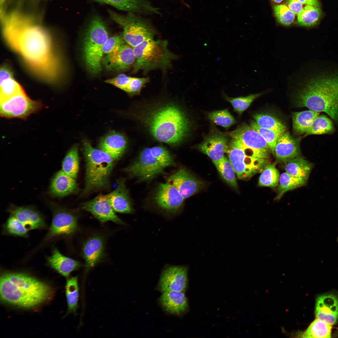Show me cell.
Returning a JSON list of instances; mask_svg holds the SVG:
<instances>
[{
	"instance_id": "cell-1",
	"label": "cell",
	"mask_w": 338,
	"mask_h": 338,
	"mask_svg": "<svg viewBox=\"0 0 338 338\" xmlns=\"http://www.w3.org/2000/svg\"><path fill=\"white\" fill-rule=\"evenodd\" d=\"M3 33L8 45L22 58L30 71L48 83H57L61 64L53 41L44 28L18 14L5 18Z\"/></svg>"
},
{
	"instance_id": "cell-2",
	"label": "cell",
	"mask_w": 338,
	"mask_h": 338,
	"mask_svg": "<svg viewBox=\"0 0 338 338\" xmlns=\"http://www.w3.org/2000/svg\"><path fill=\"white\" fill-rule=\"evenodd\" d=\"M0 280L1 300L18 308H35L49 300L54 293L47 283L23 273H3Z\"/></svg>"
},
{
	"instance_id": "cell-3",
	"label": "cell",
	"mask_w": 338,
	"mask_h": 338,
	"mask_svg": "<svg viewBox=\"0 0 338 338\" xmlns=\"http://www.w3.org/2000/svg\"><path fill=\"white\" fill-rule=\"evenodd\" d=\"M296 103L299 107L326 113L338 121V76L310 79L298 90Z\"/></svg>"
},
{
	"instance_id": "cell-4",
	"label": "cell",
	"mask_w": 338,
	"mask_h": 338,
	"mask_svg": "<svg viewBox=\"0 0 338 338\" xmlns=\"http://www.w3.org/2000/svg\"><path fill=\"white\" fill-rule=\"evenodd\" d=\"M146 122L156 140L173 145L183 140L189 128L185 114L173 105H167L155 110L147 117Z\"/></svg>"
},
{
	"instance_id": "cell-5",
	"label": "cell",
	"mask_w": 338,
	"mask_h": 338,
	"mask_svg": "<svg viewBox=\"0 0 338 338\" xmlns=\"http://www.w3.org/2000/svg\"><path fill=\"white\" fill-rule=\"evenodd\" d=\"M133 50L136 60L132 73L141 71L146 74L156 69L165 71L178 57L168 49L166 40L149 39L133 47Z\"/></svg>"
},
{
	"instance_id": "cell-6",
	"label": "cell",
	"mask_w": 338,
	"mask_h": 338,
	"mask_svg": "<svg viewBox=\"0 0 338 338\" xmlns=\"http://www.w3.org/2000/svg\"><path fill=\"white\" fill-rule=\"evenodd\" d=\"M85 161L84 192L105 187L114 166V160L108 154L93 147L86 141L83 142Z\"/></svg>"
},
{
	"instance_id": "cell-7",
	"label": "cell",
	"mask_w": 338,
	"mask_h": 338,
	"mask_svg": "<svg viewBox=\"0 0 338 338\" xmlns=\"http://www.w3.org/2000/svg\"><path fill=\"white\" fill-rule=\"evenodd\" d=\"M83 45V61L87 70L93 74L102 70L103 48L108 38L107 29L98 15L91 19L85 32Z\"/></svg>"
},
{
	"instance_id": "cell-8",
	"label": "cell",
	"mask_w": 338,
	"mask_h": 338,
	"mask_svg": "<svg viewBox=\"0 0 338 338\" xmlns=\"http://www.w3.org/2000/svg\"><path fill=\"white\" fill-rule=\"evenodd\" d=\"M227 154L237 177L246 179L261 172L268 163L269 154L253 150L232 138Z\"/></svg>"
},
{
	"instance_id": "cell-9",
	"label": "cell",
	"mask_w": 338,
	"mask_h": 338,
	"mask_svg": "<svg viewBox=\"0 0 338 338\" xmlns=\"http://www.w3.org/2000/svg\"><path fill=\"white\" fill-rule=\"evenodd\" d=\"M108 13L112 19L123 28L124 40L133 48L146 40L153 39L157 33L150 20L135 13L129 12L125 15L111 10Z\"/></svg>"
},
{
	"instance_id": "cell-10",
	"label": "cell",
	"mask_w": 338,
	"mask_h": 338,
	"mask_svg": "<svg viewBox=\"0 0 338 338\" xmlns=\"http://www.w3.org/2000/svg\"><path fill=\"white\" fill-rule=\"evenodd\" d=\"M43 106L41 101L31 99L24 91L0 102V115L7 119L26 120L31 115L39 111Z\"/></svg>"
},
{
	"instance_id": "cell-11",
	"label": "cell",
	"mask_w": 338,
	"mask_h": 338,
	"mask_svg": "<svg viewBox=\"0 0 338 338\" xmlns=\"http://www.w3.org/2000/svg\"><path fill=\"white\" fill-rule=\"evenodd\" d=\"M163 170L164 168L151 154L149 147L144 148L136 160L124 169L140 181L151 180L164 173Z\"/></svg>"
},
{
	"instance_id": "cell-12",
	"label": "cell",
	"mask_w": 338,
	"mask_h": 338,
	"mask_svg": "<svg viewBox=\"0 0 338 338\" xmlns=\"http://www.w3.org/2000/svg\"><path fill=\"white\" fill-rule=\"evenodd\" d=\"M184 198L177 189L166 182L158 186L154 196L155 202L160 208L165 212L173 214L182 207Z\"/></svg>"
},
{
	"instance_id": "cell-13",
	"label": "cell",
	"mask_w": 338,
	"mask_h": 338,
	"mask_svg": "<svg viewBox=\"0 0 338 338\" xmlns=\"http://www.w3.org/2000/svg\"><path fill=\"white\" fill-rule=\"evenodd\" d=\"M77 218L68 211L57 207L54 210L51 224L46 239L58 236L69 235L77 229Z\"/></svg>"
},
{
	"instance_id": "cell-14",
	"label": "cell",
	"mask_w": 338,
	"mask_h": 338,
	"mask_svg": "<svg viewBox=\"0 0 338 338\" xmlns=\"http://www.w3.org/2000/svg\"><path fill=\"white\" fill-rule=\"evenodd\" d=\"M187 268L185 266H172L166 268L161 274L159 287L163 292H184L187 285Z\"/></svg>"
},
{
	"instance_id": "cell-15",
	"label": "cell",
	"mask_w": 338,
	"mask_h": 338,
	"mask_svg": "<svg viewBox=\"0 0 338 338\" xmlns=\"http://www.w3.org/2000/svg\"><path fill=\"white\" fill-rule=\"evenodd\" d=\"M82 208L91 213L100 222L112 221L120 224L125 223L115 213L109 199V194L100 195L83 204Z\"/></svg>"
},
{
	"instance_id": "cell-16",
	"label": "cell",
	"mask_w": 338,
	"mask_h": 338,
	"mask_svg": "<svg viewBox=\"0 0 338 338\" xmlns=\"http://www.w3.org/2000/svg\"><path fill=\"white\" fill-rule=\"evenodd\" d=\"M228 134L232 138L253 150L268 154L270 150L264 138L250 125H243Z\"/></svg>"
},
{
	"instance_id": "cell-17",
	"label": "cell",
	"mask_w": 338,
	"mask_h": 338,
	"mask_svg": "<svg viewBox=\"0 0 338 338\" xmlns=\"http://www.w3.org/2000/svg\"><path fill=\"white\" fill-rule=\"evenodd\" d=\"M135 60L133 48L126 43L117 51L105 54L102 63L107 70L118 72L133 66Z\"/></svg>"
},
{
	"instance_id": "cell-18",
	"label": "cell",
	"mask_w": 338,
	"mask_h": 338,
	"mask_svg": "<svg viewBox=\"0 0 338 338\" xmlns=\"http://www.w3.org/2000/svg\"><path fill=\"white\" fill-rule=\"evenodd\" d=\"M166 182L175 187L184 199L197 192L203 185L202 182L183 168L171 175Z\"/></svg>"
},
{
	"instance_id": "cell-19",
	"label": "cell",
	"mask_w": 338,
	"mask_h": 338,
	"mask_svg": "<svg viewBox=\"0 0 338 338\" xmlns=\"http://www.w3.org/2000/svg\"><path fill=\"white\" fill-rule=\"evenodd\" d=\"M228 139L226 135L220 133H215L206 137L198 145V148L213 161H217L225 156L224 154L227 153L228 150Z\"/></svg>"
},
{
	"instance_id": "cell-20",
	"label": "cell",
	"mask_w": 338,
	"mask_h": 338,
	"mask_svg": "<svg viewBox=\"0 0 338 338\" xmlns=\"http://www.w3.org/2000/svg\"><path fill=\"white\" fill-rule=\"evenodd\" d=\"M316 319L333 325L338 320V298L331 294H323L317 298L315 305Z\"/></svg>"
},
{
	"instance_id": "cell-21",
	"label": "cell",
	"mask_w": 338,
	"mask_h": 338,
	"mask_svg": "<svg viewBox=\"0 0 338 338\" xmlns=\"http://www.w3.org/2000/svg\"><path fill=\"white\" fill-rule=\"evenodd\" d=\"M28 230L45 228L46 223L42 215L32 208L11 205L7 210Z\"/></svg>"
},
{
	"instance_id": "cell-22",
	"label": "cell",
	"mask_w": 338,
	"mask_h": 338,
	"mask_svg": "<svg viewBox=\"0 0 338 338\" xmlns=\"http://www.w3.org/2000/svg\"><path fill=\"white\" fill-rule=\"evenodd\" d=\"M94 0L112 5L122 11L144 14H160L159 8L153 6L148 0Z\"/></svg>"
},
{
	"instance_id": "cell-23",
	"label": "cell",
	"mask_w": 338,
	"mask_h": 338,
	"mask_svg": "<svg viewBox=\"0 0 338 338\" xmlns=\"http://www.w3.org/2000/svg\"><path fill=\"white\" fill-rule=\"evenodd\" d=\"M299 142L289 132H285L279 138L275 147L274 154L278 161L285 163L300 156Z\"/></svg>"
},
{
	"instance_id": "cell-24",
	"label": "cell",
	"mask_w": 338,
	"mask_h": 338,
	"mask_svg": "<svg viewBox=\"0 0 338 338\" xmlns=\"http://www.w3.org/2000/svg\"><path fill=\"white\" fill-rule=\"evenodd\" d=\"M127 146L125 136L121 134L112 133L100 140V149L108 154L115 161L119 159L124 153Z\"/></svg>"
},
{
	"instance_id": "cell-25",
	"label": "cell",
	"mask_w": 338,
	"mask_h": 338,
	"mask_svg": "<svg viewBox=\"0 0 338 338\" xmlns=\"http://www.w3.org/2000/svg\"><path fill=\"white\" fill-rule=\"evenodd\" d=\"M78 184L75 178L65 173L62 170L58 172L52 180L50 193L56 197H63L75 192Z\"/></svg>"
},
{
	"instance_id": "cell-26",
	"label": "cell",
	"mask_w": 338,
	"mask_h": 338,
	"mask_svg": "<svg viewBox=\"0 0 338 338\" xmlns=\"http://www.w3.org/2000/svg\"><path fill=\"white\" fill-rule=\"evenodd\" d=\"M108 194L109 202L115 212L125 213H133L132 205L124 180H120L116 188Z\"/></svg>"
},
{
	"instance_id": "cell-27",
	"label": "cell",
	"mask_w": 338,
	"mask_h": 338,
	"mask_svg": "<svg viewBox=\"0 0 338 338\" xmlns=\"http://www.w3.org/2000/svg\"><path fill=\"white\" fill-rule=\"evenodd\" d=\"M104 245L102 238L98 236L92 237L84 243L82 252L85 261V268L88 270L95 266L102 258Z\"/></svg>"
},
{
	"instance_id": "cell-28",
	"label": "cell",
	"mask_w": 338,
	"mask_h": 338,
	"mask_svg": "<svg viewBox=\"0 0 338 338\" xmlns=\"http://www.w3.org/2000/svg\"><path fill=\"white\" fill-rule=\"evenodd\" d=\"M47 259L48 264L52 268L66 277L81 266L79 262L63 255L57 248H54L52 255Z\"/></svg>"
},
{
	"instance_id": "cell-29",
	"label": "cell",
	"mask_w": 338,
	"mask_h": 338,
	"mask_svg": "<svg viewBox=\"0 0 338 338\" xmlns=\"http://www.w3.org/2000/svg\"><path fill=\"white\" fill-rule=\"evenodd\" d=\"M160 303L168 312L180 314L187 309V300L183 292L167 291L163 292L160 298Z\"/></svg>"
},
{
	"instance_id": "cell-30",
	"label": "cell",
	"mask_w": 338,
	"mask_h": 338,
	"mask_svg": "<svg viewBox=\"0 0 338 338\" xmlns=\"http://www.w3.org/2000/svg\"><path fill=\"white\" fill-rule=\"evenodd\" d=\"M285 163L286 172L292 176L308 180L314 166L313 163L299 156Z\"/></svg>"
},
{
	"instance_id": "cell-31",
	"label": "cell",
	"mask_w": 338,
	"mask_h": 338,
	"mask_svg": "<svg viewBox=\"0 0 338 338\" xmlns=\"http://www.w3.org/2000/svg\"><path fill=\"white\" fill-rule=\"evenodd\" d=\"M319 114L318 112L311 110L293 112V128L294 132L297 134L306 133L314 119Z\"/></svg>"
},
{
	"instance_id": "cell-32",
	"label": "cell",
	"mask_w": 338,
	"mask_h": 338,
	"mask_svg": "<svg viewBox=\"0 0 338 338\" xmlns=\"http://www.w3.org/2000/svg\"><path fill=\"white\" fill-rule=\"evenodd\" d=\"M307 181L305 179L292 176L286 172L282 173L279 177L277 194L275 200L280 199L288 191L305 185Z\"/></svg>"
},
{
	"instance_id": "cell-33",
	"label": "cell",
	"mask_w": 338,
	"mask_h": 338,
	"mask_svg": "<svg viewBox=\"0 0 338 338\" xmlns=\"http://www.w3.org/2000/svg\"><path fill=\"white\" fill-rule=\"evenodd\" d=\"M79 288L77 276L68 278L65 286L68 310L65 315L75 313L78 307Z\"/></svg>"
},
{
	"instance_id": "cell-34",
	"label": "cell",
	"mask_w": 338,
	"mask_h": 338,
	"mask_svg": "<svg viewBox=\"0 0 338 338\" xmlns=\"http://www.w3.org/2000/svg\"><path fill=\"white\" fill-rule=\"evenodd\" d=\"M331 325L316 319L300 335L305 338H330Z\"/></svg>"
},
{
	"instance_id": "cell-35",
	"label": "cell",
	"mask_w": 338,
	"mask_h": 338,
	"mask_svg": "<svg viewBox=\"0 0 338 338\" xmlns=\"http://www.w3.org/2000/svg\"><path fill=\"white\" fill-rule=\"evenodd\" d=\"M78 146L74 145L68 151L62 163V170L68 175L76 178L79 169Z\"/></svg>"
},
{
	"instance_id": "cell-36",
	"label": "cell",
	"mask_w": 338,
	"mask_h": 338,
	"mask_svg": "<svg viewBox=\"0 0 338 338\" xmlns=\"http://www.w3.org/2000/svg\"><path fill=\"white\" fill-rule=\"evenodd\" d=\"M223 179L235 189L238 188L235 172L230 161L225 156L217 161H213Z\"/></svg>"
},
{
	"instance_id": "cell-37",
	"label": "cell",
	"mask_w": 338,
	"mask_h": 338,
	"mask_svg": "<svg viewBox=\"0 0 338 338\" xmlns=\"http://www.w3.org/2000/svg\"><path fill=\"white\" fill-rule=\"evenodd\" d=\"M321 14L319 7L306 5L298 14L297 23L302 26H313L318 22Z\"/></svg>"
},
{
	"instance_id": "cell-38",
	"label": "cell",
	"mask_w": 338,
	"mask_h": 338,
	"mask_svg": "<svg viewBox=\"0 0 338 338\" xmlns=\"http://www.w3.org/2000/svg\"><path fill=\"white\" fill-rule=\"evenodd\" d=\"M279 177V172L275 164L268 163L261 172L259 185L261 187H274L278 185Z\"/></svg>"
},
{
	"instance_id": "cell-39",
	"label": "cell",
	"mask_w": 338,
	"mask_h": 338,
	"mask_svg": "<svg viewBox=\"0 0 338 338\" xmlns=\"http://www.w3.org/2000/svg\"><path fill=\"white\" fill-rule=\"evenodd\" d=\"M255 122L260 126L278 131L282 134L285 132V125L275 117L264 114H256L253 115Z\"/></svg>"
},
{
	"instance_id": "cell-40",
	"label": "cell",
	"mask_w": 338,
	"mask_h": 338,
	"mask_svg": "<svg viewBox=\"0 0 338 338\" xmlns=\"http://www.w3.org/2000/svg\"><path fill=\"white\" fill-rule=\"evenodd\" d=\"M334 129L333 123L329 118L319 115L314 119L305 135L329 134L332 132Z\"/></svg>"
},
{
	"instance_id": "cell-41",
	"label": "cell",
	"mask_w": 338,
	"mask_h": 338,
	"mask_svg": "<svg viewBox=\"0 0 338 338\" xmlns=\"http://www.w3.org/2000/svg\"><path fill=\"white\" fill-rule=\"evenodd\" d=\"M0 102L24 91L22 86L11 77L0 81Z\"/></svg>"
},
{
	"instance_id": "cell-42",
	"label": "cell",
	"mask_w": 338,
	"mask_h": 338,
	"mask_svg": "<svg viewBox=\"0 0 338 338\" xmlns=\"http://www.w3.org/2000/svg\"><path fill=\"white\" fill-rule=\"evenodd\" d=\"M250 126L257 131L264 138L273 155H275L274 150L276 144L278 139L283 134L275 131L262 127L253 120L251 121Z\"/></svg>"
},
{
	"instance_id": "cell-43",
	"label": "cell",
	"mask_w": 338,
	"mask_h": 338,
	"mask_svg": "<svg viewBox=\"0 0 338 338\" xmlns=\"http://www.w3.org/2000/svg\"><path fill=\"white\" fill-rule=\"evenodd\" d=\"M150 151L151 155L163 168L175 165L172 156L165 148L156 146L150 148Z\"/></svg>"
},
{
	"instance_id": "cell-44",
	"label": "cell",
	"mask_w": 338,
	"mask_h": 338,
	"mask_svg": "<svg viewBox=\"0 0 338 338\" xmlns=\"http://www.w3.org/2000/svg\"><path fill=\"white\" fill-rule=\"evenodd\" d=\"M3 230L6 233L10 235L25 237L28 236V230L13 215L9 218L4 224Z\"/></svg>"
},
{
	"instance_id": "cell-45",
	"label": "cell",
	"mask_w": 338,
	"mask_h": 338,
	"mask_svg": "<svg viewBox=\"0 0 338 338\" xmlns=\"http://www.w3.org/2000/svg\"><path fill=\"white\" fill-rule=\"evenodd\" d=\"M208 118L217 125L228 128L236 121L227 109L213 111L208 115Z\"/></svg>"
},
{
	"instance_id": "cell-46",
	"label": "cell",
	"mask_w": 338,
	"mask_h": 338,
	"mask_svg": "<svg viewBox=\"0 0 338 338\" xmlns=\"http://www.w3.org/2000/svg\"><path fill=\"white\" fill-rule=\"evenodd\" d=\"M260 95V93H258L250 95L246 97L235 98L225 95V98L231 104L234 110L241 115L249 107L252 102Z\"/></svg>"
},
{
	"instance_id": "cell-47",
	"label": "cell",
	"mask_w": 338,
	"mask_h": 338,
	"mask_svg": "<svg viewBox=\"0 0 338 338\" xmlns=\"http://www.w3.org/2000/svg\"><path fill=\"white\" fill-rule=\"evenodd\" d=\"M273 11L277 20L280 24L289 26L294 21L295 14L284 4L273 6Z\"/></svg>"
},
{
	"instance_id": "cell-48",
	"label": "cell",
	"mask_w": 338,
	"mask_h": 338,
	"mask_svg": "<svg viewBox=\"0 0 338 338\" xmlns=\"http://www.w3.org/2000/svg\"><path fill=\"white\" fill-rule=\"evenodd\" d=\"M126 43L123 38L120 35L109 38L103 46V54H106L116 52Z\"/></svg>"
},
{
	"instance_id": "cell-49",
	"label": "cell",
	"mask_w": 338,
	"mask_h": 338,
	"mask_svg": "<svg viewBox=\"0 0 338 338\" xmlns=\"http://www.w3.org/2000/svg\"><path fill=\"white\" fill-rule=\"evenodd\" d=\"M149 81V78L147 77H131L129 83L124 91L132 95L138 94L143 86Z\"/></svg>"
},
{
	"instance_id": "cell-50",
	"label": "cell",
	"mask_w": 338,
	"mask_h": 338,
	"mask_svg": "<svg viewBox=\"0 0 338 338\" xmlns=\"http://www.w3.org/2000/svg\"><path fill=\"white\" fill-rule=\"evenodd\" d=\"M131 78V77L122 74L113 78L107 79L105 82L113 85L124 91L129 83Z\"/></svg>"
},
{
	"instance_id": "cell-51",
	"label": "cell",
	"mask_w": 338,
	"mask_h": 338,
	"mask_svg": "<svg viewBox=\"0 0 338 338\" xmlns=\"http://www.w3.org/2000/svg\"><path fill=\"white\" fill-rule=\"evenodd\" d=\"M286 3L288 8L295 14H298L303 8V4L298 0H286Z\"/></svg>"
},
{
	"instance_id": "cell-52",
	"label": "cell",
	"mask_w": 338,
	"mask_h": 338,
	"mask_svg": "<svg viewBox=\"0 0 338 338\" xmlns=\"http://www.w3.org/2000/svg\"><path fill=\"white\" fill-rule=\"evenodd\" d=\"M13 77V74L10 69L5 66H3L0 69V81Z\"/></svg>"
},
{
	"instance_id": "cell-53",
	"label": "cell",
	"mask_w": 338,
	"mask_h": 338,
	"mask_svg": "<svg viewBox=\"0 0 338 338\" xmlns=\"http://www.w3.org/2000/svg\"><path fill=\"white\" fill-rule=\"evenodd\" d=\"M303 4L312 5L319 7V3L318 0H298Z\"/></svg>"
},
{
	"instance_id": "cell-54",
	"label": "cell",
	"mask_w": 338,
	"mask_h": 338,
	"mask_svg": "<svg viewBox=\"0 0 338 338\" xmlns=\"http://www.w3.org/2000/svg\"><path fill=\"white\" fill-rule=\"evenodd\" d=\"M284 0H271L273 2L276 3H280L282 2Z\"/></svg>"
},
{
	"instance_id": "cell-55",
	"label": "cell",
	"mask_w": 338,
	"mask_h": 338,
	"mask_svg": "<svg viewBox=\"0 0 338 338\" xmlns=\"http://www.w3.org/2000/svg\"><path fill=\"white\" fill-rule=\"evenodd\" d=\"M337 241L338 242V238H337Z\"/></svg>"
},
{
	"instance_id": "cell-56",
	"label": "cell",
	"mask_w": 338,
	"mask_h": 338,
	"mask_svg": "<svg viewBox=\"0 0 338 338\" xmlns=\"http://www.w3.org/2000/svg\"><path fill=\"white\" fill-rule=\"evenodd\" d=\"M181 0V1H183V0Z\"/></svg>"
}]
</instances>
